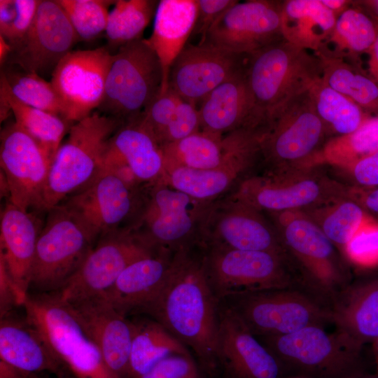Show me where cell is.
Listing matches in <instances>:
<instances>
[{
  "label": "cell",
  "mask_w": 378,
  "mask_h": 378,
  "mask_svg": "<svg viewBox=\"0 0 378 378\" xmlns=\"http://www.w3.org/2000/svg\"><path fill=\"white\" fill-rule=\"evenodd\" d=\"M0 79L4 81L10 92L20 102L65 119L64 108L50 81L36 74L10 64L4 66Z\"/></svg>",
  "instance_id": "obj_42"
},
{
  "label": "cell",
  "mask_w": 378,
  "mask_h": 378,
  "mask_svg": "<svg viewBox=\"0 0 378 378\" xmlns=\"http://www.w3.org/2000/svg\"><path fill=\"white\" fill-rule=\"evenodd\" d=\"M360 378H378V377L375 374H370L366 373L365 375H363Z\"/></svg>",
  "instance_id": "obj_60"
},
{
  "label": "cell",
  "mask_w": 378,
  "mask_h": 378,
  "mask_svg": "<svg viewBox=\"0 0 378 378\" xmlns=\"http://www.w3.org/2000/svg\"><path fill=\"white\" fill-rule=\"evenodd\" d=\"M0 260L11 279L23 306L29 292L31 267L41 228L29 211L9 200L1 211Z\"/></svg>",
  "instance_id": "obj_25"
},
{
  "label": "cell",
  "mask_w": 378,
  "mask_h": 378,
  "mask_svg": "<svg viewBox=\"0 0 378 378\" xmlns=\"http://www.w3.org/2000/svg\"><path fill=\"white\" fill-rule=\"evenodd\" d=\"M204 272L216 298L299 286L289 260L277 253L202 246Z\"/></svg>",
  "instance_id": "obj_11"
},
{
  "label": "cell",
  "mask_w": 378,
  "mask_h": 378,
  "mask_svg": "<svg viewBox=\"0 0 378 378\" xmlns=\"http://www.w3.org/2000/svg\"><path fill=\"white\" fill-rule=\"evenodd\" d=\"M282 1H238L211 26L204 43L249 56L284 39L281 32Z\"/></svg>",
  "instance_id": "obj_16"
},
{
  "label": "cell",
  "mask_w": 378,
  "mask_h": 378,
  "mask_svg": "<svg viewBox=\"0 0 378 378\" xmlns=\"http://www.w3.org/2000/svg\"><path fill=\"white\" fill-rule=\"evenodd\" d=\"M132 323L126 378H140L169 356L190 354L183 344L154 319H136Z\"/></svg>",
  "instance_id": "obj_35"
},
{
  "label": "cell",
  "mask_w": 378,
  "mask_h": 378,
  "mask_svg": "<svg viewBox=\"0 0 378 378\" xmlns=\"http://www.w3.org/2000/svg\"><path fill=\"white\" fill-rule=\"evenodd\" d=\"M247 58L207 43H188L171 68L169 88L181 99L197 105L244 69Z\"/></svg>",
  "instance_id": "obj_21"
},
{
  "label": "cell",
  "mask_w": 378,
  "mask_h": 378,
  "mask_svg": "<svg viewBox=\"0 0 378 378\" xmlns=\"http://www.w3.org/2000/svg\"><path fill=\"white\" fill-rule=\"evenodd\" d=\"M322 4L330 10L337 18L342 13L353 4L349 0H320Z\"/></svg>",
  "instance_id": "obj_56"
},
{
  "label": "cell",
  "mask_w": 378,
  "mask_h": 378,
  "mask_svg": "<svg viewBox=\"0 0 378 378\" xmlns=\"http://www.w3.org/2000/svg\"><path fill=\"white\" fill-rule=\"evenodd\" d=\"M315 55L321 62V78L329 86L378 116V83L369 74L344 59Z\"/></svg>",
  "instance_id": "obj_37"
},
{
  "label": "cell",
  "mask_w": 378,
  "mask_h": 378,
  "mask_svg": "<svg viewBox=\"0 0 378 378\" xmlns=\"http://www.w3.org/2000/svg\"><path fill=\"white\" fill-rule=\"evenodd\" d=\"M156 250L128 228L104 234L57 292L64 301L104 294L130 264Z\"/></svg>",
  "instance_id": "obj_14"
},
{
  "label": "cell",
  "mask_w": 378,
  "mask_h": 378,
  "mask_svg": "<svg viewBox=\"0 0 378 378\" xmlns=\"http://www.w3.org/2000/svg\"><path fill=\"white\" fill-rule=\"evenodd\" d=\"M0 95L9 104L15 123L38 144L51 164L72 124L61 116L20 102L10 92L1 79Z\"/></svg>",
  "instance_id": "obj_36"
},
{
  "label": "cell",
  "mask_w": 378,
  "mask_h": 378,
  "mask_svg": "<svg viewBox=\"0 0 378 378\" xmlns=\"http://www.w3.org/2000/svg\"><path fill=\"white\" fill-rule=\"evenodd\" d=\"M344 251L357 265L369 267L378 264V221L372 218L364 224Z\"/></svg>",
  "instance_id": "obj_45"
},
{
  "label": "cell",
  "mask_w": 378,
  "mask_h": 378,
  "mask_svg": "<svg viewBox=\"0 0 378 378\" xmlns=\"http://www.w3.org/2000/svg\"><path fill=\"white\" fill-rule=\"evenodd\" d=\"M344 190L345 186L306 167L247 176L227 195L269 214L308 210L344 195Z\"/></svg>",
  "instance_id": "obj_12"
},
{
  "label": "cell",
  "mask_w": 378,
  "mask_h": 378,
  "mask_svg": "<svg viewBox=\"0 0 378 378\" xmlns=\"http://www.w3.org/2000/svg\"><path fill=\"white\" fill-rule=\"evenodd\" d=\"M158 1L118 0L110 10L105 31L111 46L117 49L143 38L142 34L155 15Z\"/></svg>",
  "instance_id": "obj_41"
},
{
  "label": "cell",
  "mask_w": 378,
  "mask_h": 378,
  "mask_svg": "<svg viewBox=\"0 0 378 378\" xmlns=\"http://www.w3.org/2000/svg\"><path fill=\"white\" fill-rule=\"evenodd\" d=\"M335 332L363 349L378 337V278L350 283L330 307Z\"/></svg>",
  "instance_id": "obj_29"
},
{
  "label": "cell",
  "mask_w": 378,
  "mask_h": 378,
  "mask_svg": "<svg viewBox=\"0 0 378 378\" xmlns=\"http://www.w3.org/2000/svg\"><path fill=\"white\" fill-rule=\"evenodd\" d=\"M107 153L125 162L143 184L161 180L164 172L163 152L140 116L123 123L111 138Z\"/></svg>",
  "instance_id": "obj_32"
},
{
  "label": "cell",
  "mask_w": 378,
  "mask_h": 378,
  "mask_svg": "<svg viewBox=\"0 0 378 378\" xmlns=\"http://www.w3.org/2000/svg\"><path fill=\"white\" fill-rule=\"evenodd\" d=\"M304 211L335 246L343 250L358 230L373 218L344 195Z\"/></svg>",
  "instance_id": "obj_40"
},
{
  "label": "cell",
  "mask_w": 378,
  "mask_h": 378,
  "mask_svg": "<svg viewBox=\"0 0 378 378\" xmlns=\"http://www.w3.org/2000/svg\"><path fill=\"white\" fill-rule=\"evenodd\" d=\"M163 72L145 38L119 47L110 66L98 111L124 122L140 116L160 94Z\"/></svg>",
  "instance_id": "obj_10"
},
{
  "label": "cell",
  "mask_w": 378,
  "mask_h": 378,
  "mask_svg": "<svg viewBox=\"0 0 378 378\" xmlns=\"http://www.w3.org/2000/svg\"><path fill=\"white\" fill-rule=\"evenodd\" d=\"M33 374L20 370L0 359V378H36Z\"/></svg>",
  "instance_id": "obj_54"
},
{
  "label": "cell",
  "mask_w": 378,
  "mask_h": 378,
  "mask_svg": "<svg viewBox=\"0 0 378 378\" xmlns=\"http://www.w3.org/2000/svg\"><path fill=\"white\" fill-rule=\"evenodd\" d=\"M65 302L100 350L109 369L119 377L126 378L132 321L118 312L103 294Z\"/></svg>",
  "instance_id": "obj_23"
},
{
  "label": "cell",
  "mask_w": 378,
  "mask_h": 378,
  "mask_svg": "<svg viewBox=\"0 0 378 378\" xmlns=\"http://www.w3.org/2000/svg\"><path fill=\"white\" fill-rule=\"evenodd\" d=\"M220 302L256 337L331 323L330 309L299 286L232 294Z\"/></svg>",
  "instance_id": "obj_9"
},
{
  "label": "cell",
  "mask_w": 378,
  "mask_h": 378,
  "mask_svg": "<svg viewBox=\"0 0 378 378\" xmlns=\"http://www.w3.org/2000/svg\"><path fill=\"white\" fill-rule=\"evenodd\" d=\"M197 16V0L159 1L152 34L145 41L156 54L162 68L160 94L168 90L171 68L188 44Z\"/></svg>",
  "instance_id": "obj_30"
},
{
  "label": "cell",
  "mask_w": 378,
  "mask_h": 378,
  "mask_svg": "<svg viewBox=\"0 0 378 378\" xmlns=\"http://www.w3.org/2000/svg\"><path fill=\"white\" fill-rule=\"evenodd\" d=\"M260 158V150L239 156L212 169L176 167L166 171L162 180L197 200L214 202L229 195Z\"/></svg>",
  "instance_id": "obj_31"
},
{
  "label": "cell",
  "mask_w": 378,
  "mask_h": 378,
  "mask_svg": "<svg viewBox=\"0 0 378 378\" xmlns=\"http://www.w3.org/2000/svg\"><path fill=\"white\" fill-rule=\"evenodd\" d=\"M78 41L79 38L57 0H41L31 28L12 48L6 64L15 65L43 78L47 74L51 76Z\"/></svg>",
  "instance_id": "obj_18"
},
{
  "label": "cell",
  "mask_w": 378,
  "mask_h": 378,
  "mask_svg": "<svg viewBox=\"0 0 378 378\" xmlns=\"http://www.w3.org/2000/svg\"><path fill=\"white\" fill-rule=\"evenodd\" d=\"M245 68L246 65L200 103V131L223 135L241 128H262L256 118Z\"/></svg>",
  "instance_id": "obj_28"
},
{
  "label": "cell",
  "mask_w": 378,
  "mask_h": 378,
  "mask_svg": "<svg viewBox=\"0 0 378 378\" xmlns=\"http://www.w3.org/2000/svg\"><path fill=\"white\" fill-rule=\"evenodd\" d=\"M41 0H15V18L2 36L10 44L12 48L27 34L34 20ZM1 36V35H0Z\"/></svg>",
  "instance_id": "obj_48"
},
{
  "label": "cell",
  "mask_w": 378,
  "mask_h": 378,
  "mask_svg": "<svg viewBox=\"0 0 378 378\" xmlns=\"http://www.w3.org/2000/svg\"><path fill=\"white\" fill-rule=\"evenodd\" d=\"M123 123L96 110L71 125L51 162L40 209L60 204L99 174L111 138Z\"/></svg>",
  "instance_id": "obj_3"
},
{
  "label": "cell",
  "mask_w": 378,
  "mask_h": 378,
  "mask_svg": "<svg viewBox=\"0 0 378 378\" xmlns=\"http://www.w3.org/2000/svg\"><path fill=\"white\" fill-rule=\"evenodd\" d=\"M113 54L106 47L71 50L57 64L50 82L74 124L100 106Z\"/></svg>",
  "instance_id": "obj_15"
},
{
  "label": "cell",
  "mask_w": 378,
  "mask_h": 378,
  "mask_svg": "<svg viewBox=\"0 0 378 378\" xmlns=\"http://www.w3.org/2000/svg\"><path fill=\"white\" fill-rule=\"evenodd\" d=\"M0 163L8 187V200L26 211L40 209L50 162L15 121L1 130Z\"/></svg>",
  "instance_id": "obj_19"
},
{
  "label": "cell",
  "mask_w": 378,
  "mask_h": 378,
  "mask_svg": "<svg viewBox=\"0 0 378 378\" xmlns=\"http://www.w3.org/2000/svg\"><path fill=\"white\" fill-rule=\"evenodd\" d=\"M257 338L279 360L287 377L360 378L366 374L363 349L324 327Z\"/></svg>",
  "instance_id": "obj_5"
},
{
  "label": "cell",
  "mask_w": 378,
  "mask_h": 378,
  "mask_svg": "<svg viewBox=\"0 0 378 378\" xmlns=\"http://www.w3.org/2000/svg\"><path fill=\"white\" fill-rule=\"evenodd\" d=\"M262 131V128H241L223 135L199 131L164 145L161 147L164 172L176 167H219L244 154L260 150Z\"/></svg>",
  "instance_id": "obj_24"
},
{
  "label": "cell",
  "mask_w": 378,
  "mask_h": 378,
  "mask_svg": "<svg viewBox=\"0 0 378 378\" xmlns=\"http://www.w3.org/2000/svg\"><path fill=\"white\" fill-rule=\"evenodd\" d=\"M246 78L262 127L281 107L321 76L319 58L285 39L248 56Z\"/></svg>",
  "instance_id": "obj_4"
},
{
  "label": "cell",
  "mask_w": 378,
  "mask_h": 378,
  "mask_svg": "<svg viewBox=\"0 0 378 378\" xmlns=\"http://www.w3.org/2000/svg\"><path fill=\"white\" fill-rule=\"evenodd\" d=\"M38 237L29 290H59L70 279L97 243L99 235L64 204L48 211Z\"/></svg>",
  "instance_id": "obj_7"
},
{
  "label": "cell",
  "mask_w": 378,
  "mask_h": 378,
  "mask_svg": "<svg viewBox=\"0 0 378 378\" xmlns=\"http://www.w3.org/2000/svg\"><path fill=\"white\" fill-rule=\"evenodd\" d=\"M12 52V47L8 41L0 36V64L4 66L7 62Z\"/></svg>",
  "instance_id": "obj_58"
},
{
  "label": "cell",
  "mask_w": 378,
  "mask_h": 378,
  "mask_svg": "<svg viewBox=\"0 0 378 378\" xmlns=\"http://www.w3.org/2000/svg\"><path fill=\"white\" fill-rule=\"evenodd\" d=\"M214 202L197 200L163 180L146 185L129 229L148 246L174 251L202 244V229Z\"/></svg>",
  "instance_id": "obj_6"
},
{
  "label": "cell",
  "mask_w": 378,
  "mask_h": 378,
  "mask_svg": "<svg viewBox=\"0 0 378 378\" xmlns=\"http://www.w3.org/2000/svg\"><path fill=\"white\" fill-rule=\"evenodd\" d=\"M0 359L33 374L47 372L66 378L70 373L38 329L13 312L1 317Z\"/></svg>",
  "instance_id": "obj_26"
},
{
  "label": "cell",
  "mask_w": 378,
  "mask_h": 378,
  "mask_svg": "<svg viewBox=\"0 0 378 378\" xmlns=\"http://www.w3.org/2000/svg\"><path fill=\"white\" fill-rule=\"evenodd\" d=\"M16 16L15 0H0V35H4Z\"/></svg>",
  "instance_id": "obj_53"
},
{
  "label": "cell",
  "mask_w": 378,
  "mask_h": 378,
  "mask_svg": "<svg viewBox=\"0 0 378 378\" xmlns=\"http://www.w3.org/2000/svg\"><path fill=\"white\" fill-rule=\"evenodd\" d=\"M141 312L189 346L207 372L218 367L219 300L207 281L201 246L176 252L163 286Z\"/></svg>",
  "instance_id": "obj_1"
},
{
  "label": "cell",
  "mask_w": 378,
  "mask_h": 378,
  "mask_svg": "<svg viewBox=\"0 0 378 378\" xmlns=\"http://www.w3.org/2000/svg\"><path fill=\"white\" fill-rule=\"evenodd\" d=\"M269 214L299 286L330 309L351 283L335 246L304 211Z\"/></svg>",
  "instance_id": "obj_2"
},
{
  "label": "cell",
  "mask_w": 378,
  "mask_h": 378,
  "mask_svg": "<svg viewBox=\"0 0 378 378\" xmlns=\"http://www.w3.org/2000/svg\"><path fill=\"white\" fill-rule=\"evenodd\" d=\"M336 17L320 0L282 1L284 38L300 48L317 52L331 34Z\"/></svg>",
  "instance_id": "obj_33"
},
{
  "label": "cell",
  "mask_w": 378,
  "mask_h": 378,
  "mask_svg": "<svg viewBox=\"0 0 378 378\" xmlns=\"http://www.w3.org/2000/svg\"><path fill=\"white\" fill-rule=\"evenodd\" d=\"M377 151L378 116L372 115L354 132L330 139L312 155L307 166L328 164L344 168Z\"/></svg>",
  "instance_id": "obj_39"
},
{
  "label": "cell",
  "mask_w": 378,
  "mask_h": 378,
  "mask_svg": "<svg viewBox=\"0 0 378 378\" xmlns=\"http://www.w3.org/2000/svg\"><path fill=\"white\" fill-rule=\"evenodd\" d=\"M217 358L227 378H287L275 356L220 301Z\"/></svg>",
  "instance_id": "obj_22"
},
{
  "label": "cell",
  "mask_w": 378,
  "mask_h": 378,
  "mask_svg": "<svg viewBox=\"0 0 378 378\" xmlns=\"http://www.w3.org/2000/svg\"><path fill=\"white\" fill-rule=\"evenodd\" d=\"M200 131V118L197 105L179 97L174 118L163 138L162 146L181 140Z\"/></svg>",
  "instance_id": "obj_46"
},
{
  "label": "cell",
  "mask_w": 378,
  "mask_h": 378,
  "mask_svg": "<svg viewBox=\"0 0 378 378\" xmlns=\"http://www.w3.org/2000/svg\"><path fill=\"white\" fill-rule=\"evenodd\" d=\"M36 378H39V377H37ZM66 378H70V377H66Z\"/></svg>",
  "instance_id": "obj_61"
},
{
  "label": "cell",
  "mask_w": 378,
  "mask_h": 378,
  "mask_svg": "<svg viewBox=\"0 0 378 378\" xmlns=\"http://www.w3.org/2000/svg\"><path fill=\"white\" fill-rule=\"evenodd\" d=\"M375 364V374L378 377V337L372 343Z\"/></svg>",
  "instance_id": "obj_59"
},
{
  "label": "cell",
  "mask_w": 378,
  "mask_h": 378,
  "mask_svg": "<svg viewBox=\"0 0 378 378\" xmlns=\"http://www.w3.org/2000/svg\"><path fill=\"white\" fill-rule=\"evenodd\" d=\"M308 93L327 134L330 132L336 134L335 136L350 134L372 116L329 86L321 76L311 84Z\"/></svg>",
  "instance_id": "obj_38"
},
{
  "label": "cell",
  "mask_w": 378,
  "mask_h": 378,
  "mask_svg": "<svg viewBox=\"0 0 378 378\" xmlns=\"http://www.w3.org/2000/svg\"><path fill=\"white\" fill-rule=\"evenodd\" d=\"M145 186L134 189L111 171L102 167L86 186L64 204L100 237L124 229L120 228L122 224L132 218L134 220L142 203Z\"/></svg>",
  "instance_id": "obj_20"
},
{
  "label": "cell",
  "mask_w": 378,
  "mask_h": 378,
  "mask_svg": "<svg viewBox=\"0 0 378 378\" xmlns=\"http://www.w3.org/2000/svg\"><path fill=\"white\" fill-rule=\"evenodd\" d=\"M326 134L307 90L289 100L267 121L260 140V158L267 170L307 167Z\"/></svg>",
  "instance_id": "obj_13"
},
{
  "label": "cell",
  "mask_w": 378,
  "mask_h": 378,
  "mask_svg": "<svg viewBox=\"0 0 378 378\" xmlns=\"http://www.w3.org/2000/svg\"><path fill=\"white\" fill-rule=\"evenodd\" d=\"M344 195L356 202L365 211L378 214V186H345Z\"/></svg>",
  "instance_id": "obj_52"
},
{
  "label": "cell",
  "mask_w": 378,
  "mask_h": 378,
  "mask_svg": "<svg viewBox=\"0 0 378 378\" xmlns=\"http://www.w3.org/2000/svg\"><path fill=\"white\" fill-rule=\"evenodd\" d=\"M179 97L170 88L160 94L140 115L144 126L161 146L165 132L171 123Z\"/></svg>",
  "instance_id": "obj_44"
},
{
  "label": "cell",
  "mask_w": 378,
  "mask_h": 378,
  "mask_svg": "<svg viewBox=\"0 0 378 378\" xmlns=\"http://www.w3.org/2000/svg\"><path fill=\"white\" fill-rule=\"evenodd\" d=\"M22 306L17 290L4 262L0 260V316L13 312L15 307Z\"/></svg>",
  "instance_id": "obj_51"
},
{
  "label": "cell",
  "mask_w": 378,
  "mask_h": 378,
  "mask_svg": "<svg viewBox=\"0 0 378 378\" xmlns=\"http://www.w3.org/2000/svg\"><path fill=\"white\" fill-rule=\"evenodd\" d=\"M368 54L369 75L378 83V34Z\"/></svg>",
  "instance_id": "obj_55"
},
{
  "label": "cell",
  "mask_w": 378,
  "mask_h": 378,
  "mask_svg": "<svg viewBox=\"0 0 378 378\" xmlns=\"http://www.w3.org/2000/svg\"><path fill=\"white\" fill-rule=\"evenodd\" d=\"M79 40L90 41L105 32L109 6L115 1L57 0Z\"/></svg>",
  "instance_id": "obj_43"
},
{
  "label": "cell",
  "mask_w": 378,
  "mask_h": 378,
  "mask_svg": "<svg viewBox=\"0 0 378 378\" xmlns=\"http://www.w3.org/2000/svg\"><path fill=\"white\" fill-rule=\"evenodd\" d=\"M176 252L160 248L134 261L103 295L125 316L130 313L141 312L163 286Z\"/></svg>",
  "instance_id": "obj_27"
},
{
  "label": "cell",
  "mask_w": 378,
  "mask_h": 378,
  "mask_svg": "<svg viewBox=\"0 0 378 378\" xmlns=\"http://www.w3.org/2000/svg\"><path fill=\"white\" fill-rule=\"evenodd\" d=\"M202 246L267 251L288 260L275 228L262 212L229 195L210 208L202 229Z\"/></svg>",
  "instance_id": "obj_17"
},
{
  "label": "cell",
  "mask_w": 378,
  "mask_h": 378,
  "mask_svg": "<svg viewBox=\"0 0 378 378\" xmlns=\"http://www.w3.org/2000/svg\"><path fill=\"white\" fill-rule=\"evenodd\" d=\"M342 169L348 172L356 186H378V151Z\"/></svg>",
  "instance_id": "obj_50"
},
{
  "label": "cell",
  "mask_w": 378,
  "mask_h": 378,
  "mask_svg": "<svg viewBox=\"0 0 378 378\" xmlns=\"http://www.w3.org/2000/svg\"><path fill=\"white\" fill-rule=\"evenodd\" d=\"M378 34V20L356 1L336 20L333 30L316 52L328 57L340 58L361 66L360 55L367 53Z\"/></svg>",
  "instance_id": "obj_34"
},
{
  "label": "cell",
  "mask_w": 378,
  "mask_h": 378,
  "mask_svg": "<svg viewBox=\"0 0 378 378\" xmlns=\"http://www.w3.org/2000/svg\"><path fill=\"white\" fill-rule=\"evenodd\" d=\"M237 0H197V16L192 34L200 35L199 44L204 42L209 29Z\"/></svg>",
  "instance_id": "obj_49"
},
{
  "label": "cell",
  "mask_w": 378,
  "mask_h": 378,
  "mask_svg": "<svg viewBox=\"0 0 378 378\" xmlns=\"http://www.w3.org/2000/svg\"><path fill=\"white\" fill-rule=\"evenodd\" d=\"M22 307L26 318L75 378H120L57 291L29 293Z\"/></svg>",
  "instance_id": "obj_8"
},
{
  "label": "cell",
  "mask_w": 378,
  "mask_h": 378,
  "mask_svg": "<svg viewBox=\"0 0 378 378\" xmlns=\"http://www.w3.org/2000/svg\"><path fill=\"white\" fill-rule=\"evenodd\" d=\"M356 3L378 20V0H358Z\"/></svg>",
  "instance_id": "obj_57"
},
{
  "label": "cell",
  "mask_w": 378,
  "mask_h": 378,
  "mask_svg": "<svg viewBox=\"0 0 378 378\" xmlns=\"http://www.w3.org/2000/svg\"><path fill=\"white\" fill-rule=\"evenodd\" d=\"M140 378H200L190 354H173L162 359Z\"/></svg>",
  "instance_id": "obj_47"
}]
</instances>
